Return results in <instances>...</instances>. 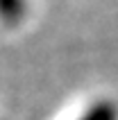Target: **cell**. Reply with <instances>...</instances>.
I'll list each match as a JSON object with an SVG mask.
<instances>
[{
    "label": "cell",
    "mask_w": 118,
    "mask_h": 120,
    "mask_svg": "<svg viewBox=\"0 0 118 120\" xmlns=\"http://www.w3.org/2000/svg\"><path fill=\"white\" fill-rule=\"evenodd\" d=\"M77 120H118V107L111 100H95Z\"/></svg>",
    "instance_id": "6da1fadb"
},
{
    "label": "cell",
    "mask_w": 118,
    "mask_h": 120,
    "mask_svg": "<svg viewBox=\"0 0 118 120\" xmlns=\"http://www.w3.org/2000/svg\"><path fill=\"white\" fill-rule=\"evenodd\" d=\"M27 14V0H0V23L16 25Z\"/></svg>",
    "instance_id": "7a4b0ae2"
}]
</instances>
